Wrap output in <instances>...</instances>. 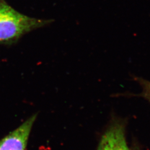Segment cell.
<instances>
[{
    "label": "cell",
    "instance_id": "obj_2",
    "mask_svg": "<svg viewBox=\"0 0 150 150\" xmlns=\"http://www.w3.org/2000/svg\"><path fill=\"white\" fill-rule=\"evenodd\" d=\"M37 118L35 114L0 141V150H26L32 126Z\"/></svg>",
    "mask_w": 150,
    "mask_h": 150
},
{
    "label": "cell",
    "instance_id": "obj_4",
    "mask_svg": "<svg viewBox=\"0 0 150 150\" xmlns=\"http://www.w3.org/2000/svg\"><path fill=\"white\" fill-rule=\"evenodd\" d=\"M141 88V92L135 96L141 97L147 100L150 103V81L141 77H134Z\"/></svg>",
    "mask_w": 150,
    "mask_h": 150
},
{
    "label": "cell",
    "instance_id": "obj_3",
    "mask_svg": "<svg viewBox=\"0 0 150 150\" xmlns=\"http://www.w3.org/2000/svg\"><path fill=\"white\" fill-rule=\"evenodd\" d=\"M97 150H131L127 144L125 125L115 121L102 136Z\"/></svg>",
    "mask_w": 150,
    "mask_h": 150
},
{
    "label": "cell",
    "instance_id": "obj_1",
    "mask_svg": "<svg viewBox=\"0 0 150 150\" xmlns=\"http://www.w3.org/2000/svg\"><path fill=\"white\" fill-rule=\"evenodd\" d=\"M52 21L25 15L0 1V44L15 43L25 34Z\"/></svg>",
    "mask_w": 150,
    "mask_h": 150
}]
</instances>
